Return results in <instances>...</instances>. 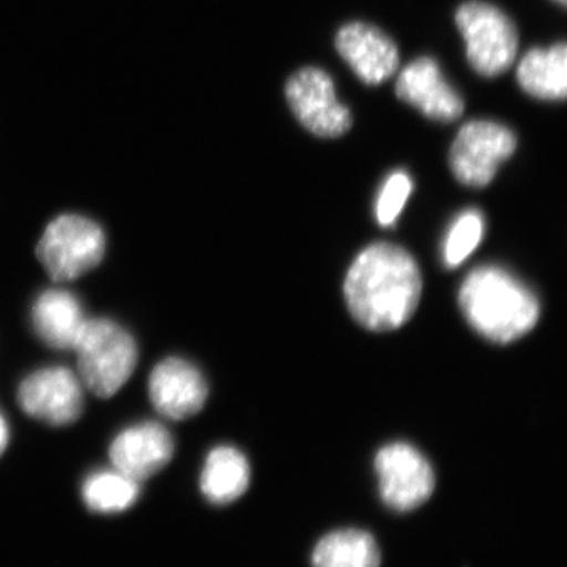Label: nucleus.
I'll return each instance as SVG.
<instances>
[{
    "label": "nucleus",
    "instance_id": "1",
    "mask_svg": "<svg viewBox=\"0 0 567 567\" xmlns=\"http://www.w3.org/2000/svg\"><path fill=\"white\" fill-rule=\"evenodd\" d=\"M423 293L416 260L404 248L375 244L354 259L344 295L353 319L372 331H391L409 322Z\"/></svg>",
    "mask_w": 567,
    "mask_h": 567
},
{
    "label": "nucleus",
    "instance_id": "2",
    "mask_svg": "<svg viewBox=\"0 0 567 567\" xmlns=\"http://www.w3.org/2000/svg\"><path fill=\"white\" fill-rule=\"evenodd\" d=\"M458 305L477 333L498 344L524 338L540 315L535 293L509 271L491 265L466 276Z\"/></svg>",
    "mask_w": 567,
    "mask_h": 567
},
{
    "label": "nucleus",
    "instance_id": "3",
    "mask_svg": "<svg viewBox=\"0 0 567 567\" xmlns=\"http://www.w3.org/2000/svg\"><path fill=\"white\" fill-rule=\"evenodd\" d=\"M73 350L82 385L102 399L117 394L132 379L140 354L133 336L110 319H87Z\"/></svg>",
    "mask_w": 567,
    "mask_h": 567
},
{
    "label": "nucleus",
    "instance_id": "4",
    "mask_svg": "<svg viewBox=\"0 0 567 567\" xmlns=\"http://www.w3.org/2000/svg\"><path fill=\"white\" fill-rule=\"evenodd\" d=\"M456 24L465 40L466 59L481 76H499L516 61L517 28L498 7L470 0L458 7Z\"/></svg>",
    "mask_w": 567,
    "mask_h": 567
},
{
    "label": "nucleus",
    "instance_id": "5",
    "mask_svg": "<svg viewBox=\"0 0 567 567\" xmlns=\"http://www.w3.org/2000/svg\"><path fill=\"white\" fill-rule=\"evenodd\" d=\"M106 237L102 227L80 215H62L47 227L37 257L55 282L74 281L102 262Z\"/></svg>",
    "mask_w": 567,
    "mask_h": 567
},
{
    "label": "nucleus",
    "instance_id": "6",
    "mask_svg": "<svg viewBox=\"0 0 567 567\" xmlns=\"http://www.w3.org/2000/svg\"><path fill=\"white\" fill-rule=\"evenodd\" d=\"M516 134L502 123L473 121L458 130L451 145L450 167L454 177L470 188H484L499 166L514 155Z\"/></svg>",
    "mask_w": 567,
    "mask_h": 567
},
{
    "label": "nucleus",
    "instance_id": "7",
    "mask_svg": "<svg viewBox=\"0 0 567 567\" xmlns=\"http://www.w3.org/2000/svg\"><path fill=\"white\" fill-rule=\"evenodd\" d=\"M286 100L297 121L324 140L344 136L352 128V112L336 96L330 74L305 66L287 80Z\"/></svg>",
    "mask_w": 567,
    "mask_h": 567
},
{
    "label": "nucleus",
    "instance_id": "8",
    "mask_svg": "<svg viewBox=\"0 0 567 567\" xmlns=\"http://www.w3.org/2000/svg\"><path fill=\"white\" fill-rule=\"evenodd\" d=\"M380 496L398 513H410L424 505L435 488V475L427 458L406 443L382 447L375 457Z\"/></svg>",
    "mask_w": 567,
    "mask_h": 567
},
{
    "label": "nucleus",
    "instance_id": "9",
    "mask_svg": "<svg viewBox=\"0 0 567 567\" xmlns=\"http://www.w3.org/2000/svg\"><path fill=\"white\" fill-rule=\"evenodd\" d=\"M18 402L25 415L62 427L80 420L84 410V385L71 369L43 368L22 380Z\"/></svg>",
    "mask_w": 567,
    "mask_h": 567
},
{
    "label": "nucleus",
    "instance_id": "10",
    "mask_svg": "<svg viewBox=\"0 0 567 567\" xmlns=\"http://www.w3.org/2000/svg\"><path fill=\"white\" fill-rule=\"evenodd\" d=\"M148 398L159 415L174 421L188 420L204 409L208 385L196 365L171 357L153 369Z\"/></svg>",
    "mask_w": 567,
    "mask_h": 567
},
{
    "label": "nucleus",
    "instance_id": "11",
    "mask_svg": "<svg viewBox=\"0 0 567 567\" xmlns=\"http://www.w3.org/2000/svg\"><path fill=\"white\" fill-rule=\"evenodd\" d=\"M395 95L435 122H454L465 104L456 89L447 84L439 63L431 58L410 62L399 74Z\"/></svg>",
    "mask_w": 567,
    "mask_h": 567
},
{
    "label": "nucleus",
    "instance_id": "12",
    "mask_svg": "<svg viewBox=\"0 0 567 567\" xmlns=\"http://www.w3.org/2000/svg\"><path fill=\"white\" fill-rule=\"evenodd\" d=\"M174 453L173 435L155 421L123 429L110 446L112 466L137 483L162 472Z\"/></svg>",
    "mask_w": 567,
    "mask_h": 567
},
{
    "label": "nucleus",
    "instance_id": "13",
    "mask_svg": "<svg viewBox=\"0 0 567 567\" xmlns=\"http://www.w3.org/2000/svg\"><path fill=\"white\" fill-rule=\"evenodd\" d=\"M336 50L364 84L379 85L399 69V50L391 37L365 22H350L339 29Z\"/></svg>",
    "mask_w": 567,
    "mask_h": 567
},
{
    "label": "nucleus",
    "instance_id": "14",
    "mask_svg": "<svg viewBox=\"0 0 567 567\" xmlns=\"http://www.w3.org/2000/svg\"><path fill=\"white\" fill-rule=\"evenodd\" d=\"M85 322L80 298L65 289L47 290L32 306L33 330L51 349L73 350Z\"/></svg>",
    "mask_w": 567,
    "mask_h": 567
},
{
    "label": "nucleus",
    "instance_id": "15",
    "mask_svg": "<svg viewBox=\"0 0 567 567\" xmlns=\"http://www.w3.org/2000/svg\"><path fill=\"white\" fill-rule=\"evenodd\" d=\"M522 91L544 102H565L567 95V47L565 41L550 48H533L517 69Z\"/></svg>",
    "mask_w": 567,
    "mask_h": 567
},
{
    "label": "nucleus",
    "instance_id": "16",
    "mask_svg": "<svg viewBox=\"0 0 567 567\" xmlns=\"http://www.w3.org/2000/svg\"><path fill=\"white\" fill-rule=\"evenodd\" d=\"M251 483V468L244 453L233 446H218L208 454L200 475V491L212 505L237 502Z\"/></svg>",
    "mask_w": 567,
    "mask_h": 567
},
{
    "label": "nucleus",
    "instance_id": "17",
    "mask_svg": "<svg viewBox=\"0 0 567 567\" xmlns=\"http://www.w3.org/2000/svg\"><path fill=\"white\" fill-rule=\"evenodd\" d=\"M311 563L312 567H380L382 551L364 529H336L316 544Z\"/></svg>",
    "mask_w": 567,
    "mask_h": 567
},
{
    "label": "nucleus",
    "instance_id": "18",
    "mask_svg": "<svg viewBox=\"0 0 567 567\" xmlns=\"http://www.w3.org/2000/svg\"><path fill=\"white\" fill-rule=\"evenodd\" d=\"M140 494V483L115 468L92 473L81 488L84 505L99 514L123 513L137 502Z\"/></svg>",
    "mask_w": 567,
    "mask_h": 567
},
{
    "label": "nucleus",
    "instance_id": "19",
    "mask_svg": "<svg viewBox=\"0 0 567 567\" xmlns=\"http://www.w3.org/2000/svg\"><path fill=\"white\" fill-rule=\"evenodd\" d=\"M483 234L484 218L481 212L461 213L451 226L443 246V257L447 267H458L468 259L483 240Z\"/></svg>",
    "mask_w": 567,
    "mask_h": 567
},
{
    "label": "nucleus",
    "instance_id": "20",
    "mask_svg": "<svg viewBox=\"0 0 567 567\" xmlns=\"http://www.w3.org/2000/svg\"><path fill=\"white\" fill-rule=\"evenodd\" d=\"M412 189L413 183L404 171L391 174L386 182L383 183L379 199H377V221L385 227L393 226L395 219L401 215Z\"/></svg>",
    "mask_w": 567,
    "mask_h": 567
},
{
    "label": "nucleus",
    "instance_id": "21",
    "mask_svg": "<svg viewBox=\"0 0 567 567\" xmlns=\"http://www.w3.org/2000/svg\"><path fill=\"white\" fill-rule=\"evenodd\" d=\"M10 442L9 424H7L6 417L0 412V456L6 453L7 446Z\"/></svg>",
    "mask_w": 567,
    "mask_h": 567
},
{
    "label": "nucleus",
    "instance_id": "22",
    "mask_svg": "<svg viewBox=\"0 0 567 567\" xmlns=\"http://www.w3.org/2000/svg\"><path fill=\"white\" fill-rule=\"evenodd\" d=\"M555 2H558L559 6L566 7L567 0H555Z\"/></svg>",
    "mask_w": 567,
    "mask_h": 567
}]
</instances>
